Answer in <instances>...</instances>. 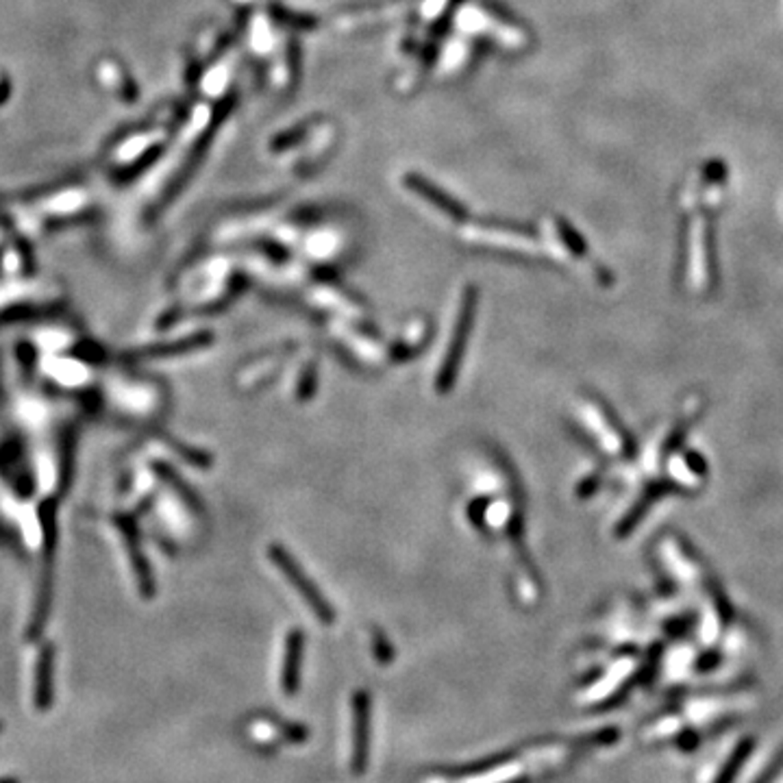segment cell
<instances>
[{"instance_id": "obj_1", "label": "cell", "mask_w": 783, "mask_h": 783, "mask_svg": "<svg viewBox=\"0 0 783 783\" xmlns=\"http://www.w3.org/2000/svg\"><path fill=\"white\" fill-rule=\"evenodd\" d=\"M753 707V697L749 694H723V697H698L683 703L679 712L657 720L646 731V738L666 740L681 738L683 734H698L701 729L740 716Z\"/></svg>"}, {"instance_id": "obj_2", "label": "cell", "mask_w": 783, "mask_h": 783, "mask_svg": "<svg viewBox=\"0 0 783 783\" xmlns=\"http://www.w3.org/2000/svg\"><path fill=\"white\" fill-rule=\"evenodd\" d=\"M477 287H466V292H464V299H462V307H459V316L455 322V328H453V338L451 342H448L446 355H444L442 359V368L440 373H437L436 379V388L437 392H448L453 390V385H455L459 368H462L464 362V353H466V344L470 333H472L474 327V316H477Z\"/></svg>"}, {"instance_id": "obj_3", "label": "cell", "mask_w": 783, "mask_h": 783, "mask_svg": "<svg viewBox=\"0 0 783 783\" xmlns=\"http://www.w3.org/2000/svg\"><path fill=\"white\" fill-rule=\"evenodd\" d=\"M270 560L281 572L285 574L287 581L296 588V592L301 594L302 600L311 608V612L322 620V623H333L336 620V612H333V605H328V600L322 597L320 590L316 583L307 577L305 571L299 566V562L285 551L284 546H270Z\"/></svg>"}, {"instance_id": "obj_4", "label": "cell", "mask_w": 783, "mask_h": 783, "mask_svg": "<svg viewBox=\"0 0 783 783\" xmlns=\"http://www.w3.org/2000/svg\"><path fill=\"white\" fill-rule=\"evenodd\" d=\"M353 729L351 769L355 775H364L370 751V694L364 690L355 692L353 697Z\"/></svg>"}, {"instance_id": "obj_5", "label": "cell", "mask_w": 783, "mask_h": 783, "mask_svg": "<svg viewBox=\"0 0 783 783\" xmlns=\"http://www.w3.org/2000/svg\"><path fill=\"white\" fill-rule=\"evenodd\" d=\"M742 753H744V746L735 742V740L720 746L716 753L705 761V766L697 777V783H724L727 781L729 772L734 770L735 764L740 761Z\"/></svg>"}, {"instance_id": "obj_6", "label": "cell", "mask_w": 783, "mask_h": 783, "mask_svg": "<svg viewBox=\"0 0 783 783\" xmlns=\"http://www.w3.org/2000/svg\"><path fill=\"white\" fill-rule=\"evenodd\" d=\"M302 649H305V638H302L301 631H290V635L285 640V664L284 670H281V686H284V692L287 697L299 692Z\"/></svg>"}, {"instance_id": "obj_7", "label": "cell", "mask_w": 783, "mask_h": 783, "mask_svg": "<svg viewBox=\"0 0 783 783\" xmlns=\"http://www.w3.org/2000/svg\"><path fill=\"white\" fill-rule=\"evenodd\" d=\"M35 703L40 709H49L52 703V657L50 651L41 652L38 668V683H35Z\"/></svg>"}, {"instance_id": "obj_8", "label": "cell", "mask_w": 783, "mask_h": 783, "mask_svg": "<svg viewBox=\"0 0 783 783\" xmlns=\"http://www.w3.org/2000/svg\"><path fill=\"white\" fill-rule=\"evenodd\" d=\"M511 760H514V753H500V755L488 757V760L477 761V764H468V766H464V769L448 770V775H451V777L485 775V772H490V770H499V769H503V766H505V764H509Z\"/></svg>"}, {"instance_id": "obj_9", "label": "cell", "mask_w": 783, "mask_h": 783, "mask_svg": "<svg viewBox=\"0 0 783 783\" xmlns=\"http://www.w3.org/2000/svg\"><path fill=\"white\" fill-rule=\"evenodd\" d=\"M373 649L374 655H377L379 664H390L392 660H394V651H392L388 638H385L383 634H379V631H373Z\"/></svg>"}, {"instance_id": "obj_10", "label": "cell", "mask_w": 783, "mask_h": 783, "mask_svg": "<svg viewBox=\"0 0 783 783\" xmlns=\"http://www.w3.org/2000/svg\"><path fill=\"white\" fill-rule=\"evenodd\" d=\"M311 392H316V368L310 365V368L305 370V374H302V385L299 390L301 399H307V396H311Z\"/></svg>"}, {"instance_id": "obj_11", "label": "cell", "mask_w": 783, "mask_h": 783, "mask_svg": "<svg viewBox=\"0 0 783 783\" xmlns=\"http://www.w3.org/2000/svg\"><path fill=\"white\" fill-rule=\"evenodd\" d=\"M770 783H783V769H781L779 772H777V775H775V777H772V779H770Z\"/></svg>"}, {"instance_id": "obj_12", "label": "cell", "mask_w": 783, "mask_h": 783, "mask_svg": "<svg viewBox=\"0 0 783 783\" xmlns=\"http://www.w3.org/2000/svg\"><path fill=\"white\" fill-rule=\"evenodd\" d=\"M0 783H15V781H0Z\"/></svg>"}, {"instance_id": "obj_13", "label": "cell", "mask_w": 783, "mask_h": 783, "mask_svg": "<svg viewBox=\"0 0 783 783\" xmlns=\"http://www.w3.org/2000/svg\"><path fill=\"white\" fill-rule=\"evenodd\" d=\"M0 731H3V724H0Z\"/></svg>"}]
</instances>
